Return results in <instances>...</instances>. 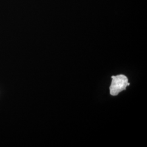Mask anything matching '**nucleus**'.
I'll return each mask as SVG.
<instances>
[{"label":"nucleus","mask_w":147,"mask_h":147,"mask_svg":"<svg viewBox=\"0 0 147 147\" xmlns=\"http://www.w3.org/2000/svg\"><path fill=\"white\" fill-rule=\"evenodd\" d=\"M112 79L110 87V94L116 96L120 92L125 90L126 87L130 85L128 82V79L125 75L121 74L111 77Z\"/></svg>","instance_id":"f257e3e1"}]
</instances>
